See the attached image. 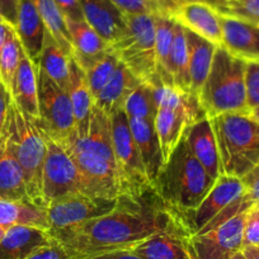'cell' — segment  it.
Masks as SVG:
<instances>
[{
  "label": "cell",
  "instance_id": "6da1fadb",
  "mask_svg": "<svg viewBox=\"0 0 259 259\" xmlns=\"http://www.w3.org/2000/svg\"><path fill=\"white\" fill-rule=\"evenodd\" d=\"M192 236L188 220L166 205L155 188L140 194H121L107 215L52 234L70 259H89L107 251L133 249L158 233Z\"/></svg>",
  "mask_w": 259,
  "mask_h": 259
},
{
  "label": "cell",
  "instance_id": "7a4b0ae2",
  "mask_svg": "<svg viewBox=\"0 0 259 259\" xmlns=\"http://www.w3.org/2000/svg\"><path fill=\"white\" fill-rule=\"evenodd\" d=\"M65 149L80 171L84 194L102 198L119 197L112 121L108 113L94 103L87 128L75 130Z\"/></svg>",
  "mask_w": 259,
  "mask_h": 259
},
{
  "label": "cell",
  "instance_id": "3957f363",
  "mask_svg": "<svg viewBox=\"0 0 259 259\" xmlns=\"http://www.w3.org/2000/svg\"><path fill=\"white\" fill-rule=\"evenodd\" d=\"M215 182L194 158L183 134L164 164L154 188L166 205L186 216L192 230V213L202 203Z\"/></svg>",
  "mask_w": 259,
  "mask_h": 259
},
{
  "label": "cell",
  "instance_id": "277c9868",
  "mask_svg": "<svg viewBox=\"0 0 259 259\" xmlns=\"http://www.w3.org/2000/svg\"><path fill=\"white\" fill-rule=\"evenodd\" d=\"M225 176L243 178L259 165V121L249 112L223 113L210 118Z\"/></svg>",
  "mask_w": 259,
  "mask_h": 259
},
{
  "label": "cell",
  "instance_id": "5b68a950",
  "mask_svg": "<svg viewBox=\"0 0 259 259\" xmlns=\"http://www.w3.org/2000/svg\"><path fill=\"white\" fill-rule=\"evenodd\" d=\"M246 62L218 46L198 101L208 118L223 113L249 112L246 104Z\"/></svg>",
  "mask_w": 259,
  "mask_h": 259
},
{
  "label": "cell",
  "instance_id": "8992f818",
  "mask_svg": "<svg viewBox=\"0 0 259 259\" xmlns=\"http://www.w3.org/2000/svg\"><path fill=\"white\" fill-rule=\"evenodd\" d=\"M9 144L23 169L27 193L33 205L46 208L42 194V173L47 153L46 135L36 118L27 116L12 101L6 122Z\"/></svg>",
  "mask_w": 259,
  "mask_h": 259
},
{
  "label": "cell",
  "instance_id": "52a82bcc",
  "mask_svg": "<svg viewBox=\"0 0 259 259\" xmlns=\"http://www.w3.org/2000/svg\"><path fill=\"white\" fill-rule=\"evenodd\" d=\"M150 83L155 87L158 97L155 130L165 164L181 141L187 127L207 116L197 96L164 83L159 75Z\"/></svg>",
  "mask_w": 259,
  "mask_h": 259
},
{
  "label": "cell",
  "instance_id": "ba28073f",
  "mask_svg": "<svg viewBox=\"0 0 259 259\" xmlns=\"http://www.w3.org/2000/svg\"><path fill=\"white\" fill-rule=\"evenodd\" d=\"M124 32L111 49L119 61L141 81L158 76L155 51V14H124Z\"/></svg>",
  "mask_w": 259,
  "mask_h": 259
},
{
  "label": "cell",
  "instance_id": "9c48e42d",
  "mask_svg": "<svg viewBox=\"0 0 259 259\" xmlns=\"http://www.w3.org/2000/svg\"><path fill=\"white\" fill-rule=\"evenodd\" d=\"M111 121L119 193L135 196L154 188L130 128L127 114L124 111L116 112L111 116Z\"/></svg>",
  "mask_w": 259,
  "mask_h": 259
},
{
  "label": "cell",
  "instance_id": "30bf717a",
  "mask_svg": "<svg viewBox=\"0 0 259 259\" xmlns=\"http://www.w3.org/2000/svg\"><path fill=\"white\" fill-rule=\"evenodd\" d=\"M39 128L65 148L75 131V117L68 92L57 85L42 69H37Z\"/></svg>",
  "mask_w": 259,
  "mask_h": 259
},
{
  "label": "cell",
  "instance_id": "8fae6325",
  "mask_svg": "<svg viewBox=\"0 0 259 259\" xmlns=\"http://www.w3.org/2000/svg\"><path fill=\"white\" fill-rule=\"evenodd\" d=\"M47 153L42 173L45 205L69 194L83 193V179L66 149L46 136Z\"/></svg>",
  "mask_w": 259,
  "mask_h": 259
},
{
  "label": "cell",
  "instance_id": "7c38bea8",
  "mask_svg": "<svg viewBox=\"0 0 259 259\" xmlns=\"http://www.w3.org/2000/svg\"><path fill=\"white\" fill-rule=\"evenodd\" d=\"M117 200L74 193L52 201L46 207L50 235L107 215L116 207Z\"/></svg>",
  "mask_w": 259,
  "mask_h": 259
},
{
  "label": "cell",
  "instance_id": "4fadbf2b",
  "mask_svg": "<svg viewBox=\"0 0 259 259\" xmlns=\"http://www.w3.org/2000/svg\"><path fill=\"white\" fill-rule=\"evenodd\" d=\"M246 213L243 212L202 234L188 238V250L192 259H230L243 250L244 225Z\"/></svg>",
  "mask_w": 259,
  "mask_h": 259
},
{
  "label": "cell",
  "instance_id": "5bb4252c",
  "mask_svg": "<svg viewBox=\"0 0 259 259\" xmlns=\"http://www.w3.org/2000/svg\"><path fill=\"white\" fill-rule=\"evenodd\" d=\"M244 192H245V186L241 178L221 174L216 179L215 184L202 203L192 213L191 225L193 235L205 228L224 208H226L236 198L240 197Z\"/></svg>",
  "mask_w": 259,
  "mask_h": 259
},
{
  "label": "cell",
  "instance_id": "9a60e30c",
  "mask_svg": "<svg viewBox=\"0 0 259 259\" xmlns=\"http://www.w3.org/2000/svg\"><path fill=\"white\" fill-rule=\"evenodd\" d=\"M221 46L245 62H259V24L220 14Z\"/></svg>",
  "mask_w": 259,
  "mask_h": 259
},
{
  "label": "cell",
  "instance_id": "2e32d148",
  "mask_svg": "<svg viewBox=\"0 0 259 259\" xmlns=\"http://www.w3.org/2000/svg\"><path fill=\"white\" fill-rule=\"evenodd\" d=\"M184 28L203 37L207 41L221 46L223 29L220 13L212 7L200 2H187L181 4L173 17Z\"/></svg>",
  "mask_w": 259,
  "mask_h": 259
},
{
  "label": "cell",
  "instance_id": "e0dca14e",
  "mask_svg": "<svg viewBox=\"0 0 259 259\" xmlns=\"http://www.w3.org/2000/svg\"><path fill=\"white\" fill-rule=\"evenodd\" d=\"M14 28L24 52L38 68L46 28L34 0H19Z\"/></svg>",
  "mask_w": 259,
  "mask_h": 259
},
{
  "label": "cell",
  "instance_id": "ac0fdd59",
  "mask_svg": "<svg viewBox=\"0 0 259 259\" xmlns=\"http://www.w3.org/2000/svg\"><path fill=\"white\" fill-rule=\"evenodd\" d=\"M184 138L194 158L216 181L221 176L220 155L210 118L205 117L187 127Z\"/></svg>",
  "mask_w": 259,
  "mask_h": 259
},
{
  "label": "cell",
  "instance_id": "d6986e66",
  "mask_svg": "<svg viewBox=\"0 0 259 259\" xmlns=\"http://www.w3.org/2000/svg\"><path fill=\"white\" fill-rule=\"evenodd\" d=\"M54 238L45 229L16 225L7 229L0 240V259H27L37 249L46 246Z\"/></svg>",
  "mask_w": 259,
  "mask_h": 259
},
{
  "label": "cell",
  "instance_id": "ffe728a7",
  "mask_svg": "<svg viewBox=\"0 0 259 259\" xmlns=\"http://www.w3.org/2000/svg\"><path fill=\"white\" fill-rule=\"evenodd\" d=\"M0 198L32 203L27 193L23 169L12 150L6 126L0 133Z\"/></svg>",
  "mask_w": 259,
  "mask_h": 259
},
{
  "label": "cell",
  "instance_id": "44dd1931",
  "mask_svg": "<svg viewBox=\"0 0 259 259\" xmlns=\"http://www.w3.org/2000/svg\"><path fill=\"white\" fill-rule=\"evenodd\" d=\"M84 21L88 22L109 45L124 32V14L109 0H79Z\"/></svg>",
  "mask_w": 259,
  "mask_h": 259
},
{
  "label": "cell",
  "instance_id": "7402d4cb",
  "mask_svg": "<svg viewBox=\"0 0 259 259\" xmlns=\"http://www.w3.org/2000/svg\"><path fill=\"white\" fill-rule=\"evenodd\" d=\"M128 123L139 153H140L141 160L154 187L164 166V159L161 154L160 141H159L158 133L155 130V123L136 118H128Z\"/></svg>",
  "mask_w": 259,
  "mask_h": 259
},
{
  "label": "cell",
  "instance_id": "603a6c76",
  "mask_svg": "<svg viewBox=\"0 0 259 259\" xmlns=\"http://www.w3.org/2000/svg\"><path fill=\"white\" fill-rule=\"evenodd\" d=\"M74 47L73 59L85 70L111 50V45L85 21H66Z\"/></svg>",
  "mask_w": 259,
  "mask_h": 259
},
{
  "label": "cell",
  "instance_id": "cb8c5ba5",
  "mask_svg": "<svg viewBox=\"0 0 259 259\" xmlns=\"http://www.w3.org/2000/svg\"><path fill=\"white\" fill-rule=\"evenodd\" d=\"M37 66L27 54H22L21 62L11 88L12 101L23 113L38 119V88H37Z\"/></svg>",
  "mask_w": 259,
  "mask_h": 259
},
{
  "label": "cell",
  "instance_id": "d4e9b609",
  "mask_svg": "<svg viewBox=\"0 0 259 259\" xmlns=\"http://www.w3.org/2000/svg\"><path fill=\"white\" fill-rule=\"evenodd\" d=\"M187 46H188V71L191 93L200 94L212 65L218 45L186 28Z\"/></svg>",
  "mask_w": 259,
  "mask_h": 259
},
{
  "label": "cell",
  "instance_id": "484cf974",
  "mask_svg": "<svg viewBox=\"0 0 259 259\" xmlns=\"http://www.w3.org/2000/svg\"><path fill=\"white\" fill-rule=\"evenodd\" d=\"M188 238L183 233H158L134 246L133 251L141 259H192Z\"/></svg>",
  "mask_w": 259,
  "mask_h": 259
},
{
  "label": "cell",
  "instance_id": "4316f807",
  "mask_svg": "<svg viewBox=\"0 0 259 259\" xmlns=\"http://www.w3.org/2000/svg\"><path fill=\"white\" fill-rule=\"evenodd\" d=\"M143 81L136 78L121 62L108 84L94 98V103L101 107L106 113L112 116L116 112L123 111L124 103L130 94Z\"/></svg>",
  "mask_w": 259,
  "mask_h": 259
},
{
  "label": "cell",
  "instance_id": "83f0119b",
  "mask_svg": "<svg viewBox=\"0 0 259 259\" xmlns=\"http://www.w3.org/2000/svg\"><path fill=\"white\" fill-rule=\"evenodd\" d=\"M66 92L70 97L71 106H73L75 130L84 131L88 126L89 117L94 107V97L92 94L85 71L73 57L70 59V75H69V85Z\"/></svg>",
  "mask_w": 259,
  "mask_h": 259
},
{
  "label": "cell",
  "instance_id": "f1b7e54d",
  "mask_svg": "<svg viewBox=\"0 0 259 259\" xmlns=\"http://www.w3.org/2000/svg\"><path fill=\"white\" fill-rule=\"evenodd\" d=\"M16 225L36 226L49 231L46 208L29 202L0 198V226L9 229Z\"/></svg>",
  "mask_w": 259,
  "mask_h": 259
},
{
  "label": "cell",
  "instance_id": "f546056e",
  "mask_svg": "<svg viewBox=\"0 0 259 259\" xmlns=\"http://www.w3.org/2000/svg\"><path fill=\"white\" fill-rule=\"evenodd\" d=\"M70 56L65 54L54 37L46 31L38 68L42 69L57 85L68 89L69 75H70Z\"/></svg>",
  "mask_w": 259,
  "mask_h": 259
},
{
  "label": "cell",
  "instance_id": "4dcf8cb0",
  "mask_svg": "<svg viewBox=\"0 0 259 259\" xmlns=\"http://www.w3.org/2000/svg\"><path fill=\"white\" fill-rule=\"evenodd\" d=\"M174 26L176 19L173 17L155 14V51L158 74L164 83L169 85H173L170 76V52L174 39Z\"/></svg>",
  "mask_w": 259,
  "mask_h": 259
},
{
  "label": "cell",
  "instance_id": "1f68e13d",
  "mask_svg": "<svg viewBox=\"0 0 259 259\" xmlns=\"http://www.w3.org/2000/svg\"><path fill=\"white\" fill-rule=\"evenodd\" d=\"M41 18L44 21L45 28L60 45L68 56L73 57L74 47L71 44L70 32L68 28V22L59 7L54 0H34Z\"/></svg>",
  "mask_w": 259,
  "mask_h": 259
},
{
  "label": "cell",
  "instance_id": "d6a6232c",
  "mask_svg": "<svg viewBox=\"0 0 259 259\" xmlns=\"http://www.w3.org/2000/svg\"><path fill=\"white\" fill-rule=\"evenodd\" d=\"M170 76L176 88L191 93L186 28L177 21L174 26V39L170 52Z\"/></svg>",
  "mask_w": 259,
  "mask_h": 259
},
{
  "label": "cell",
  "instance_id": "836d02e7",
  "mask_svg": "<svg viewBox=\"0 0 259 259\" xmlns=\"http://www.w3.org/2000/svg\"><path fill=\"white\" fill-rule=\"evenodd\" d=\"M124 113L128 118L143 119L155 123L158 113V97L154 84L143 81L124 103Z\"/></svg>",
  "mask_w": 259,
  "mask_h": 259
},
{
  "label": "cell",
  "instance_id": "e575fe53",
  "mask_svg": "<svg viewBox=\"0 0 259 259\" xmlns=\"http://www.w3.org/2000/svg\"><path fill=\"white\" fill-rule=\"evenodd\" d=\"M119 64H121V61H119L118 56L111 49L84 70L94 98L108 84V81L116 73Z\"/></svg>",
  "mask_w": 259,
  "mask_h": 259
},
{
  "label": "cell",
  "instance_id": "d590c367",
  "mask_svg": "<svg viewBox=\"0 0 259 259\" xmlns=\"http://www.w3.org/2000/svg\"><path fill=\"white\" fill-rule=\"evenodd\" d=\"M22 54H23V47L19 41L16 28H13L9 33L6 45L0 51V79L3 80L9 92L21 62Z\"/></svg>",
  "mask_w": 259,
  "mask_h": 259
},
{
  "label": "cell",
  "instance_id": "8d00e7d4",
  "mask_svg": "<svg viewBox=\"0 0 259 259\" xmlns=\"http://www.w3.org/2000/svg\"><path fill=\"white\" fill-rule=\"evenodd\" d=\"M220 14L259 24V0H226Z\"/></svg>",
  "mask_w": 259,
  "mask_h": 259
},
{
  "label": "cell",
  "instance_id": "74e56055",
  "mask_svg": "<svg viewBox=\"0 0 259 259\" xmlns=\"http://www.w3.org/2000/svg\"><path fill=\"white\" fill-rule=\"evenodd\" d=\"M246 104L250 112L259 106V62H246Z\"/></svg>",
  "mask_w": 259,
  "mask_h": 259
},
{
  "label": "cell",
  "instance_id": "f35d334b",
  "mask_svg": "<svg viewBox=\"0 0 259 259\" xmlns=\"http://www.w3.org/2000/svg\"><path fill=\"white\" fill-rule=\"evenodd\" d=\"M245 246H259V208L253 207L246 213L243 248Z\"/></svg>",
  "mask_w": 259,
  "mask_h": 259
},
{
  "label": "cell",
  "instance_id": "ab89813d",
  "mask_svg": "<svg viewBox=\"0 0 259 259\" xmlns=\"http://www.w3.org/2000/svg\"><path fill=\"white\" fill-rule=\"evenodd\" d=\"M123 14H160L148 0H109Z\"/></svg>",
  "mask_w": 259,
  "mask_h": 259
},
{
  "label": "cell",
  "instance_id": "60d3db41",
  "mask_svg": "<svg viewBox=\"0 0 259 259\" xmlns=\"http://www.w3.org/2000/svg\"><path fill=\"white\" fill-rule=\"evenodd\" d=\"M27 259H70V258H69L68 253H66L64 246H62L60 243H57L56 240H54L51 244H49V245L37 249V250L34 251V253H32Z\"/></svg>",
  "mask_w": 259,
  "mask_h": 259
},
{
  "label": "cell",
  "instance_id": "b9f144b4",
  "mask_svg": "<svg viewBox=\"0 0 259 259\" xmlns=\"http://www.w3.org/2000/svg\"><path fill=\"white\" fill-rule=\"evenodd\" d=\"M66 21H84L79 0H54Z\"/></svg>",
  "mask_w": 259,
  "mask_h": 259
},
{
  "label": "cell",
  "instance_id": "7bdbcfd3",
  "mask_svg": "<svg viewBox=\"0 0 259 259\" xmlns=\"http://www.w3.org/2000/svg\"><path fill=\"white\" fill-rule=\"evenodd\" d=\"M241 181L245 186V193L250 197L255 206V203L259 201V165L251 169L246 176L241 178Z\"/></svg>",
  "mask_w": 259,
  "mask_h": 259
},
{
  "label": "cell",
  "instance_id": "ee69618b",
  "mask_svg": "<svg viewBox=\"0 0 259 259\" xmlns=\"http://www.w3.org/2000/svg\"><path fill=\"white\" fill-rule=\"evenodd\" d=\"M12 103V96L9 89L7 88L3 80L0 79V133L3 131L4 126H6L7 117H8L9 107Z\"/></svg>",
  "mask_w": 259,
  "mask_h": 259
},
{
  "label": "cell",
  "instance_id": "f6af8a7d",
  "mask_svg": "<svg viewBox=\"0 0 259 259\" xmlns=\"http://www.w3.org/2000/svg\"><path fill=\"white\" fill-rule=\"evenodd\" d=\"M148 2L155 7L159 13L169 17L176 16L182 4L179 0H148Z\"/></svg>",
  "mask_w": 259,
  "mask_h": 259
},
{
  "label": "cell",
  "instance_id": "bcb514c9",
  "mask_svg": "<svg viewBox=\"0 0 259 259\" xmlns=\"http://www.w3.org/2000/svg\"><path fill=\"white\" fill-rule=\"evenodd\" d=\"M19 0H0V14L14 26L17 21Z\"/></svg>",
  "mask_w": 259,
  "mask_h": 259
},
{
  "label": "cell",
  "instance_id": "7dc6e473",
  "mask_svg": "<svg viewBox=\"0 0 259 259\" xmlns=\"http://www.w3.org/2000/svg\"><path fill=\"white\" fill-rule=\"evenodd\" d=\"M89 259H141L138 254L133 251V249H121V250L107 251V253L98 254Z\"/></svg>",
  "mask_w": 259,
  "mask_h": 259
},
{
  "label": "cell",
  "instance_id": "c3c4849f",
  "mask_svg": "<svg viewBox=\"0 0 259 259\" xmlns=\"http://www.w3.org/2000/svg\"><path fill=\"white\" fill-rule=\"evenodd\" d=\"M13 28H14L13 24L9 23V22L7 21L2 14H0V51H2L3 46L6 45L9 33H11Z\"/></svg>",
  "mask_w": 259,
  "mask_h": 259
},
{
  "label": "cell",
  "instance_id": "681fc988",
  "mask_svg": "<svg viewBox=\"0 0 259 259\" xmlns=\"http://www.w3.org/2000/svg\"><path fill=\"white\" fill-rule=\"evenodd\" d=\"M191 2H200V3L207 4V6L212 7L213 9H216L219 13L223 12L224 7H225V3H226V0H191Z\"/></svg>",
  "mask_w": 259,
  "mask_h": 259
},
{
  "label": "cell",
  "instance_id": "f907efd6",
  "mask_svg": "<svg viewBox=\"0 0 259 259\" xmlns=\"http://www.w3.org/2000/svg\"><path fill=\"white\" fill-rule=\"evenodd\" d=\"M241 251L246 259H259V246H245Z\"/></svg>",
  "mask_w": 259,
  "mask_h": 259
},
{
  "label": "cell",
  "instance_id": "816d5d0a",
  "mask_svg": "<svg viewBox=\"0 0 259 259\" xmlns=\"http://www.w3.org/2000/svg\"><path fill=\"white\" fill-rule=\"evenodd\" d=\"M249 113H250L251 116L254 117V118L258 119V121H259V106L255 107V108H254V109H251V111L249 112Z\"/></svg>",
  "mask_w": 259,
  "mask_h": 259
},
{
  "label": "cell",
  "instance_id": "f5cc1de1",
  "mask_svg": "<svg viewBox=\"0 0 259 259\" xmlns=\"http://www.w3.org/2000/svg\"><path fill=\"white\" fill-rule=\"evenodd\" d=\"M230 259H246V258H245V255L243 254V251H239V253H236L235 255L231 256Z\"/></svg>",
  "mask_w": 259,
  "mask_h": 259
},
{
  "label": "cell",
  "instance_id": "db71d44e",
  "mask_svg": "<svg viewBox=\"0 0 259 259\" xmlns=\"http://www.w3.org/2000/svg\"><path fill=\"white\" fill-rule=\"evenodd\" d=\"M6 231H7V229H4V228H2V226H0V240H2V238L4 236Z\"/></svg>",
  "mask_w": 259,
  "mask_h": 259
},
{
  "label": "cell",
  "instance_id": "11a10c76",
  "mask_svg": "<svg viewBox=\"0 0 259 259\" xmlns=\"http://www.w3.org/2000/svg\"><path fill=\"white\" fill-rule=\"evenodd\" d=\"M179 2H181V3L183 4V3H187V2H191V0H179Z\"/></svg>",
  "mask_w": 259,
  "mask_h": 259
}]
</instances>
